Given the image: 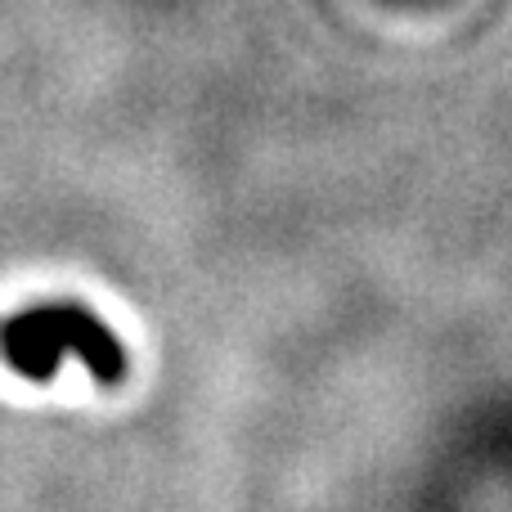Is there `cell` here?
Returning <instances> with one entry per match:
<instances>
[{
  "instance_id": "cell-1",
  "label": "cell",
  "mask_w": 512,
  "mask_h": 512,
  "mask_svg": "<svg viewBox=\"0 0 512 512\" xmlns=\"http://www.w3.org/2000/svg\"><path fill=\"white\" fill-rule=\"evenodd\" d=\"M63 355H77L99 387L126 378V351L117 333L81 301H41L18 315H0V360L32 382H50Z\"/></svg>"
}]
</instances>
